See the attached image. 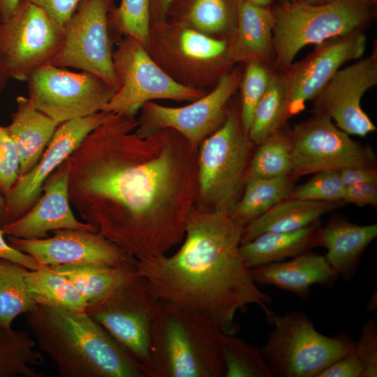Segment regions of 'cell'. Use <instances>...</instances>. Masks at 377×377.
I'll return each instance as SVG.
<instances>
[{
    "label": "cell",
    "mask_w": 377,
    "mask_h": 377,
    "mask_svg": "<svg viewBox=\"0 0 377 377\" xmlns=\"http://www.w3.org/2000/svg\"><path fill=\"white\" fill-rule=\"evenodd\" d=\"M109 112L65 161L68 197L87 223L135 259L165 255L185 236L198 198V151L171 128L140 135Z\"/></svg>",
    "instance_id": "obj_1"
},
{
    "label": "cell",
    "mask_w": 377,
    "mask_h": 377,
    "mask_svg": "<svg viewBox=\"0 0 377 377\" xmlns=\"http://www.w3.org/2000/svg\"><path fill=\"white\" fill-rule=\"evenodd\" d=\"M244 226L226 212L195 207L179 249L136 259V273L157 299L210 319L224 334L239 330L235 314L249 304L259 306L269 320L272 300L259 290L239 253Z\"/></svg>",
    "instance_id": "obj_2"
},
{
    "label": "cell",
    "mask_w": 377,
    "mask_h": 377,
    "mask_svg": "<svg viewBox=\"0 0 377 377\" xmlns=\"http://www.w3.org/2000/svg\"><path fill=\"white\" fill-rule=\"evenodd\" d=\"M26 321L60 377H146L139 363L86 312L37 304Z\"/></svg>",
    "instance_id": "obj_3"
},
{
    "label": "cell",
    "mask_w": 377,
    "mask_h": 377,
    "mask_svg": "<svg viewBox=\"0 0 377 377\" xmlns=\"http://www.w3.org/2000/svg\"><path fill=\"white\" fill-rule=\"evenodd\" d=\"M223 334L210 319L159 300L146 377H224Z\"/></svg>",
    "instance_id": "obj_4"
},
{
    "label": "cell",
    "mask_w": 377,
    "mask_h": 377,
    "mask_svg": "<svg viewBox=\"0 0 377 377\" xmlns=\"http://www.w3.org/2000/svg\"><path fill=\"white\" fill-rule=\"evenodd\" d=\"M376 9L377 0H333L319 5L278 3L271 9L275 67L283 71L306 45L362 30L374 19Z\"/></svg>",
    "instance_id": "obj_5"
},
{
    "label": "cell",
    "mask_w": 377,
    "mask_h": 377,
    "mask_svg": "<svg viewBox=\"0 0 377 377\" xmlns=\"http://www.w3.org/2000/svg\"><path fill=\"white\" fill-rule=\"evenodd\" d=\"M268 322L274 328L261 350L273 377H317L355 346L342 332L332 337L319 333L303 311L274 314Z\"/></svg>",
    "instance_id": "obj_6"
},
{
    "label": "cell",
    "mask_w": 377,
    "mask_h": 377,
    "mask_svg": "<svg viewBox=\"0 0 377 377\" xmlns=\"http://www.w3.org/2000/svg\"><path fill=\"white\" fill-rule=\"evenodd\" d=\"M253 145L235 110L202 141L197 161L198 201L203 207L231 213L244 188Z\"/></svg>",
    "instance_id": "obj_7"
},
{
    "label": "cell",
    "mask_w": 377,
    "mask_h": 377,
    "mask_svg": "<svg viewBox=\"0 0 377 377\" xmlns=\"http://www.w3.org/2000/svg\"><path fill=\"white\" fill-rule=\"evenodd\" d=\"M158 302L135 268L104 296L88 304L85 312L145 372L149 362L151 328Z\"/></svg>",
    "instance_id": "obj_8"
},
{
    "label": "cell",
    "mask_w": 377,
    "mask_h": 377,
    "mask_svg": "<svg viewBox=\"0 0 377 377\" xmlns=\"http://www.w3.org/2000/svg\"><path fill=\"white\" fill-rule=\"evenodd\" d=\"M112 59L119 88L103 111L135 117L151 100L194 101L204 96L170 77L151 59L146 48L131 37L120 41Z\"/></svg>",
    "instance_id": "obj_9"
},
{
    "label": "cell",
    "mask_w": 377,
    "mask_h": 377,
    "mask_svg": "<svg viewBox=\"0 0 377 377\" xmlns=\"http://www.w3.org/2000/svg\"><path fill=\"white\" fill-rule=\"evenodd\" d=\"M29 98L58 124L101 111L117 90L96 75L47 64L27 80Z\"/></svg>",
    "instance_id": "obj_10"
},
{
    "label": "cell",
    "mask_w": 377,
    "mask_h": 377,
    "mask_svg": "<svg viewBox=\"0 0 377 377\" xmlns=\"http://www.w3.org/2000/svg\"><path fill=\"white\" fill-rule=\"evenodd\" d=\"M113 1L81 0L63 26V44L50 64L88 72L117 90L109 34Z\"/></svg>",
    "instance_id": "obj_11"
},
{
    "label": "cell",
    "mask_w": 377,
    "mask_h": 377,
    "mask_svg": "<svg viewBox=\"0 0 377 377\" xmlns=\"http://www.w3.org/2000/svg\"><path fill=\"white\" fill-rule=\"evenodd\" d=\"M63 41V27L38 6L21 0L0 29L1 54L10 79L27 82L36 69L51 64Z\"/></svg>",
    "instance_id": "obj_12"
},
{
    "label": "cell",
    "mask_w": 377,
    "mask_h": 377,
    "mask_svg": "<svg viewBox=\"0 0 377 377\" xmlns=\"http://www.w3.org/2000/svg\"><path fill=\"white\" fill-rule=\"evenodd\" d=\"M289 137L295 177L323 170L374 166V151L352 140L325 114L316 113L295 125Z\"/></svg>",
    "instance_id": "obj_13"
},
{
    "label": "cell",
    "mask_w": 377,
    "mask_h": 377,
    "mask_svg": "<svg viewBox=\"0 0 377 377\" xmlns=\"http://www.w3.org/2000/svg\"><path fill=\"white\" fill-rule=\"evenodd\" d=\"M242 78L239 70L224 74L209 94L185 106L168 107L150 101L145 103L138 121L137 133L147 135L159 129L171 128L198 151L202 141L223 124L228 113L227 103Z\"/></svg>",
    "instance_id": "obj_14"
},
{
    "label": "cell",
    "mask_w": 377,
    "mask_h": 377,
    "mask_svg": "<svg viewBox=\"0 0 377 377\" xmlns=\"http://www.w3.org/2000/svg\"><path fill=\"white\" fill-rule=\"evenodd\" d=\"M366 36L362 30L326 40L302 61L290 64L281 75L286 119L305 108L346 63L362 57Z\"/></svg>",
    "instance_id": "obj_15"
},
{
    "label": "cell",
    "mask_w": 377,
    "mask_h": 377,
    "mask_svg": "<svg viewBox=\"0 0 377 377\" xmlns=\"http://www.w3.org/2000/svg\"><path fill=\"white\" fill-rule=\"evenodd\" d=\"M108 114L101 110L58 125L36 165L29 172L20 175L10 191L4 196L6 205L2 226L20 218L32 207L40 197L47 178L87 135L106 119Z\"/></svg>",
    "instance_id": "obj_16"
},
{
    "label": "cell",
    "mask_w": 377,
    "mask_h": 377,
    "mask_svg": "<svg viewBox=\"0 0 377 377\" xmlns=\"http://www.w3.org/2000/svg\"><path fill=\"white\" fill-rule=\"evenodd\" d=\"M377 84V50L340 68L313 99L316 112L329 117L348 135L364 137L376 127L360 105L364 93Z\"/></svg>",
    "instance_id": "obj_17"
},
{
    "label": "cell",
    "mask_w": 377,
    "mask_h": 377,
    "mask_svg": "<svg viewBox=\"0 0 377 377\" xmlns=\"http://www.w3.org/2000/svg\"><path fill=\"white\" fill-rule=\"evenodd\" d=\"M53 232V237L43 239L8 236V242L32 256L42 267L82 263L117 266L134 258L98 232L59 229Z\"/></svg>",
    "instance_id": "obj_18"
},
{
    "label": "cell",
    "mask_w": 377,
    "mask_h": 377,
    "mask_svg": "<svg viewBox=\"0 0 377 377\" xmlns=\"http://www.w3.org/2000/svg\"><path fill=\"white\" fill-rule=\"evenodd\" d=\"M68 168L64 161L45 181L32 207L22 216L1 228L5 235L22 239H43L47 232L59 229L97 232L96 228L82 223L74 216L68 197Z\"/></svg>",
    "instance_id": "obj_19"
},
{
    "label": "cell",
    "mask_w": 377,
    "mask_h": 377,
    "mask_svg": "<svg viewBox=\"0 0 377 377\" xmlns=\"http://www.w3.org/2000/svg\"><path fill=\"white\" fill-rule=\"evenodd\" d=\"M257 286H274L306 300L310 287L319 284L332 289L339 274L324 256L309 251L288 261H279L251 269Z\"/></svg>",
    "instance_id": "obj_20"
},
{
    "label": "cell",
    "mask_w": 377,
    "mask_h": 377,
    "mask_svg": "<svg viewBox=\"0 0 377 377\" xmlns=\"http://www.w3.org/2000/svg\"><path fill=\"white\" fill-rule=\"evenodd\" d=\"M377 236V224L357 225L336 219L320 228V246L330 266L345 281L355 276L365 249Z\"/></svg>",
    "instance_id": "obj_21"
},
{
    "label": "cell",
    "mask_w": 377,
    "mask_h": 377,
    "mask_svg": "<svg viewBox=\"0 0 377 377\" xmlns=\"http://www.w3.org/2000/svg\"><path fill=\"white\" fill-rule=\"evenodd\" d=\"M16 104L11 122L4 128L16 145L23 175L38 162L59 124L38 110L28 97L18 96Z\"/></svg>",
    "instance_id": "obj_22"
},
{
    "label": "cell",
    "mask_w": 377,
    "mask_h": 377,
    "mask_svg": "<svg viewBox=\"0 0 377 377\" xmlns=\"http://www.w3.org/2000/svg\"><path fill=\"white\" fill-rule=\"evenodd\" d=\"M318 221L298 230L267 232L240 244L239 253L249 268L294 258L320 246Z\"/></svg>",
    "instance_id": "obj_23"
},
{
    "label": "cell",
    "mask_w": 377,
    "mask_h": 377,
    "mask_svg": "<svg viewBox=\"0 0 377 377\" xmlns=\"http://www.w3.org/2000/svg\"><path fill=\"white\" fill-rule=\"evenodd\" d=\"M274 24L271 8L257 6L247 0H239L234 59L262 63L274 60Z\"/></svg>",
    "instance_id": "obj_24"
},
{
    "label": "cell",
    "mask_w": 377,
    "mask_h": 377,
    "mask_svg": "<svg viewBox=\"0 0 377 377\" xmlns=\"http://www.w3.org/2000/svg\"><path fill=\"white\" fill-rule=\"evenodd\" d=\"M337 202L288 198L245 225L241 244L267 232H287L304 228L330 212Z\"/></svg>",
    "instance_id": "obj_25"
},
{
    "label": "cell",
    "mask_w": 377,
    "mask_h": 377,
    "mask_svg": "<svg viewBox=\"0 0 377 377\" xmlns=\"http://www.w3.org/2000/svg\"><path fill=\"white\" fill-rule=\"evenodd\" d=\"M135 258L117 266L82 263L47 267L65 276L86 300L94 302L113 288L135 267Z\"/></svg>",
    "instance_id": "obj_26"
},
{
    "label": "cell",
    "mask_w": 377,
    "mask_h": 377,
    "mask_svg": "<svg viewBox=\"0 0 377 377\" xmlns=\"http://www.w3.org/2000/svg\"><path fill=\"white\" fill-rule=\"evenodd\" d=\"M296 177L246 178L243 193L230 214L235 220L247 224L279 202L290 198Z\"/></svg>",
    "instance_id": "obj_27"
},
{
    "label": "cell",
    "mask_w": 377,
    "mask_h": 377,
    "mask_svg": "<svg viewBox=\"0 0 377 377\" xmlns=\"http://www.w3.org/2000/svg\"><path fill=\"white\" fill-rule=\"evenodd\" d=\"M239 1L174 0L168 15L202 33H220L237 24Z\"/></svg>",
    "instance_id": "obj_28"
},
{
    "label": "cell",
    "mask_w": 377,
    "mask_h": 377,
    "mask_svg": "<svg viewBox=\"0 0 377 377\" xmlns=\"http://www.w3.org/2000/svg\"><path fill=\"white\" fill-rule=\"evenodd\" d=\"M28 331L0 325V377H43L31 366L44 363Z\"/></svg>",
    "instance_id": "obj_29"
},
{
    "label": "cell",
    "mask_w": 377,
    "mask_h": 377,
    "mask_svg": "<svg viewBox=\"0 0 377 377\" xmlns=\"http://www.w3.org/2000/svg\"><path fill=\"white\" fill-rule=\"evenodd\" d=\"M26 281L31 296L36 304L85 312L87 302L61 274L40 266L37 269H28Z\"/></svg>",
    "instance_id": "obj_30"
},
{
    "label": "cell",
    "mask_w": 377,
    "mask_h": 377,
    "mask_svg": "<svg viewBox=\"0 0 377 377\" xmlns=\"http://www.w3.org/2000/svg\"><path fill=\"white\" fill-rule=\"evenodd\" d=\"M27 269L19 263L0 259V325L3 326L10 327L17 316L36 306L26 281Z\"/></svg>",
    "instance_id": "obj_31"
},
{
    "label": "cell",
    "mask_w": 377,
    "mask_h": 377,
    "mask_svg": "<svg viewBox=\"0 0 377 377\" xmlns=\"http://www.w3.org/2000/svg\"><path fill=\"white\" fill-rule=\"evenodd\" d=\"M286 121V101L281 75H272L267 89L253 112L248 136L259 145L280 130Z\"/></svg>",
    "instance_id": "obj_32"
},
{
    "label": "cell",
    "mask_w": 377,
    "mask_h": 377,
    "mask_svg": "<svg viewBox=\"0 0 377 377\" xmlns=\"http://www.w3.org/2000/svg\"><path fill=\"white\" fill-rule=\"evenodd\" d=\"M249 162L246 178L292 175V145L289 135L278 130L261 144Z\"/></svg>",
    "instance_id": "obj_33"
},
{
    "label": "cell",
    "mask_w": 377,
    "mask_h": 377,
    "mask_svg": "<svg viewBox=\"0 0 377 377\" xmlns=\"http://www.w3.org/2000/svg\"><path fill=\"white\" fill-rule=\"evenodd\" d=\"M222 357L224 377H273L261 348L235 334H223Z\"/></svg>",
    "instance_id": "obj_34"
},
{
    "label": "cell",
    "mask_w": 377,
    "mask_h": 377,
    "mask_svg": "<svg viewBox=\"0 0 377 377\" xmlns=\"http://www.w3.org/2000/svg\"><path fill=\"white\" fill-rule=\"evenodd\" d=\"M114 27L119 32L147 48L150 42V0H121L111 12Z\"/></svg>",
    "instance_id": "obj_35"
},
{
    "label": "cell",
    "mask_w": 377,
    "mask_h": 377,
    "mask_svg": "<svg viewBox=\"0 0 377 377\" xmlns=\"http://www.w3.org/2000/svg\"><path fill=\"white\" fill-rule=\"evenodd\" d=\"M273 73L262 62L249 61L242 78V109L240 119L248 134L254 110L267 89Z\"/></svg>",
    "instance_id": "obj_36"
},
{
    "label": "cell",
    "mask_w": 377,
    "mask_h": 377,
    "mask_svg": "<svg viewBox=\"0 0 377 377\" xmlns=\"http://www.w3.org/2000/svg\"><path fill=\"white\" fill-rule=\"evenodd\" d=\"M346 185L338 170L316 172L304 184L294 186L290 198L301 200L337 202L341 201Z\"/></svg>",
    "instance_id": "obj_37"
},
{
    "label": "cell",
    "mask_w": 377,
    "mask_h": 377,
    "mask_svg": "<svg viewBox=\"0 0 377 377\" xmlns=\"http://www.w3.org/2000/svg\"><path fill=\"white\" fill-rule=\"evenodd\" d=\"M178 46L183 55L198 62L215 60L228 49L225 40L213 38L191 27L180 32Z\"/></svg>",
    "instance_id": "obj_38"
},
{
    "label": "cell",
    "mask_w": 377,
    "mask_h": 377,
    "mask_svg": "<svg viewBox=\"0 0 377 377\" xmlns=\"http://www.w3.org/2000/svg\"><path fill=\"white\" fill-rule=\"evenodd\" d=\"M20 175V157L16 145L0 125V193L4 197Z\"/></svg>",
    "instance_id": "obj_39"
},
{
    "label": "cell",
    "mask_w": 377,
    "mask_h": 377,
    "mask_svg": "<svg viewBox=\"0 0 377 377\" xmlns=\"http://www.w3.org/2000/svg\"><path fill=\"white\" fill-rule=\"evenodd\" d=\"M354 351L362 364V377H376L377 323L373 318L362 325L360 337L355 343Z\"/></svg>",
    "instance_id": "obj_40"
},
{
    "label": "cell",
    "mask_w": 377,
    "mask_h": 377,
    "mask_svg": "<svg viewBox=\"0 0 377 377\" xmlns=\"http://www.w3.org/2000/svg\"><path fill=\"white\" fill-rule=\"evenodd\" d=\"M362 364L353 349L322 371L317 377H362Z\"/></svg>",
    "instance_id": "obj_41"
},
{
    "label": "cell",
    "mask_w": 377,
    "mask_h": 377,
    "mask_svg": "<svg viewBox=\"0 0 377 377\" xmlns=\"http://www.w3.org/2000/svg\"><path fill=\"white\" fill-rule=\"evenodd\" d=\"M43 10L57 24L63 27L81 0H26Z\"/></svg>",
    "instance_id": "obj_42"
},
{
    "label": "cell",
    "mask_w": 377,
    "mask_h": 377,
    "mask_svg": "<svg viewBox=\"0 0 377 377\" xmlns=\"http://www.w3.org/2000/svg\"><path fill=\"white\" fill-rule=\"evenodd\" d=\"M341 201L359 207L377 205V182H366L346 186Z\"/></svg>",
    "instance_id": "obj_43"
},
{
    "label": "cell",
    "mask_w": 377,
    "mask_h": 377,
    "mask_svg": "<svg viewBox=\"0 0 377 377\" xmlns=\"http://www.w3.org/2000/svg\"><path fill=\"white\" fill-rule=\"evenodd\" d=\"M4 235L0 227V259L19 263L29 269H37L40 267L32 256L13 247L4 239Z\"/></svg>",
    "instance_id": "obj_44"
},
{
    "label": "cell",
    "mask_w": 377,
    "mask_h": 377,
    "mask_svg": "<svg viewBox=\"0 0 377 377\" xmlns=\"http://www.w3.org/2000/svg\"><path fill=\"white\" fill-rule=\"evenodd\" d=\"M339 172L346 186L366 182H377V172L374 166L348 168L341 170Z\"/></svg>",
    "instance_id": "obj_45"
},
{
    "label": "cell",
    "mask_w": 377,
    "mask_h": 377,
    "mask_svg": "<svg viewBox=\"0 0 377 377\" xmlns=\"http://www.w3.org/2000/svg\"><path fill=\"white\" fill-rule=\"evenodd\" d=\"M174 0H150V20L153 24L164 22Z\"/></svg>",
    "instance_id": "obj_46"
},
{
    "label": "cell",
    "mask_w": 377,
    "mask_h": 377,
    "mask_svg": "<svg viewBox=\"0 0 377 377\" xmlns=\"http://www.w3.org/2000/svg\"><path fill=\"white\" fill-rule=\"evenodd\" d=\"M21 0H0V17L2 22L8 20Z\"/></svg>",
    "instance_id": "obj_47"
},
{
    "label": "cell",
    "mask_w": 377,
    "mask_h": 377,
    "mask_svg": "<svg viewBox=\"0 0 377 377\" xmlns=\"http://www.w3.org/2000/svg\"><path fill=\"white\" fill-rule=\"evenodd\" d=\"M1 24H2V21L0 17V29H1ZM9 79L10 77L5 68V66L2 60V57H1V50H0V94H1V92L3 91L4 88L6 87V84Z\"/></svg>",
    "instance_id": "obj_48"
},
{
    "label": "cell",
    "mask_w": 377,
    "mask_h": 377,
    "mask_svg": "<svg viewBox=\"0 0 377 377\" xmlns=\"http://www.w3.org/2000/svg\"><path fill=\"white\" fill-rule=\"evenodd\" d=\"M377 308V292L375 290L370 296L367 306L366 310L367 312H373Z\"/></svg>",
    "instance_id": "obj_49"
},
{
    "label": "cell",
    "mask_w": 377,
    "mask_h": 377,
    "mask_svg": "<svg viewBox=\"0 0 377 377\" xmlns=\"http://www.w3.org/2000/svg\"><path fill=\"white\" fill-rule=\"evenodd\" d=\"M333 0H293V1L304 3L311 5H319L330 2Z\"/></svg>",
    "instance_id": "obj_50"
},
{
    "label": "cell",
    "mask_w": 377,
    "mask_h": 377,
    "mask_svg": "<svg viewBox=\"0 0 377 377\" xmlns=\"http://www.w3.org/2000/svg\"><path fill=\"white\" fill-rule=\"evenodd\" d=\"M5 198L0 193V227L3 224V215H4V210H5Z\"/></svg>",
    "instance_id": "obj_51"
},
{
    "label": "cell",
    "mask_w": 377,
    "mask_h": 377,
    "mask_svg": "<svg viewBox=\"0 0 377 377\" xmlns=\"http://www.w3.org/2000/svg\"><path fill=\"white\" fill-rule=\"evenodd\" d=\"M247 1L259 6L269 7L273 0H247Z\"/></svg>",
    "instance_id": "obj_52"
},
{
    "label": "cell",
    "mask_w": 377,
    "mask_h": 377,
    "mask_svg": "<svg viewBox=\"0 0 377 377\" xmlns=\"http://www.w3.org/2000/svg\"><path fill=\"white\" fill-rule=\"evenodd\" d=\"M279 3H286V2H292L293 0H279Z\"/></svg>",
    "instance_id": "obj_53"
}]
</instances>
